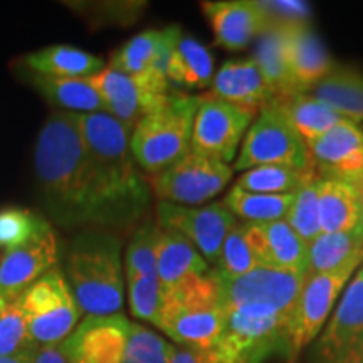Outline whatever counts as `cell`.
Returning <instances> with one entry per match:
<instances>
[{"label":"cell","mask_w":363,"mask_h":363,"mask_svg":"<svg viewBox=\"0 0 363 363\" xmlns=\"http://www.w3.org/2000/svg\"><path fill=\"white\" fill-rule=\"evenodd\" d=\"M78 118L98 208V229H128L145 216L152 194L131 155V131L104 111L78 113Z\"/></svg>","instance_id":"cell-1"},{"label":"cell","mask_w":363,"mask_h":363,"mask_svg":"<svg viewBox=\"0 0 363 363\" xmlns=\"http://www.w3.org/2000/svg\"><path fill=\"white\" fill-rule=\"evenodd\" d=\"M34 165L44 206L66 229H98L78 113L54 111L35 142Z\"/></svg>","instance_id":"cell-2"},{"label":"cell","mask_w":363,"mask_h":363,"mask_svg":"<svg viewBox=\"0 0 363 363\" xmlns=\"http://www.w3.org/2000/svg\"><path fill=\"white\" fill-rule=\"evenodd\" d=\"M65 276L81 313L118 315L125 301L121 239L111 230H81L67 246Z\"/></svg>","instance_id":"cell-3"},{"label":"cell","mask_w":363,"mask_h":363,"mask_svg":"<svg viewBox=\"0 0 363 363\" xmlns=\"http://www.w3.org/2000/svg\"><path fill=\"white\" fill-rule=\"evenodd\" d=\"M225 318L219 281L211 271L165 289L158 330L180 347L206 352L220 338Z\"/></svg>","instance_id":"cell-4"},{"label":"cell","mask_w":363,"mask_h":363,"mask_svg":"<svg viewBox=\"0 0 363 363\" xmlns=\"http://www.w3.org/2000/svg\"><path fill=\"white\" fill-rule=\"evenodd\" d=\"M199 96L172 91L160 106L138 121L130 136L136 165L150 177L167 170L190 152Z\"/></svg>","instance_id":"cell-5"},{"label":"cell","mask_w":363,"mask_h":363,"mask_svg":"<svg viewBox=\"0 0 363 363\" xmlns=\"http://www.w3.org/2000/svg\"><path fill=\"white\" fill-rule=\"evenodd\" d=\"M195 353L201 363H264L274 353L288 357L286 315L252 308L227 311L217 343Z\"/></svg>","instance_id":"cell-6"},{"label":"cell","mask_w":363,"mask_h":363,"mask_svg":"<svg viewBox=\"0 0 363 363\" xmlns=\"http://www.w3.org/2000/svg\"><path fill=\"white\" fill-rule=\"evenodd\" d=\"M16 303L35 347L62 343L78 326L81 310L59 267L30 284Z\"/></svg>","instance_id":"cell-7"},{"label":"cell","mask_w":363,"mask_h":363,"mask_svg":"<svg viewBox=\"0 0 363 363\" xmlns=\"http://www.w3.org/2000/svg\"><path fill=\"white\" fill-rule=\"evenodd\" d=\"M360 264L362 262H350L333 272L306 276L301 293L286 315L288 358H296L318 338L340 294L345 291Z\"/></svg>","instance_id":"cell-8"},{"label":"cell","mask_w":363,"mask_h":363,"mask_svg":"<svg viewBox=\"0 0 363 363\" xmlns=\"http://www.w3.org/2000/svg\"><path fill=\"white\" fill-rule=\"evenodd\" d=\"M262 165L311 167L306 143L274 103L266 106L249 126L233 170L246 172Z\"/></svg>","instance_id":"cell-9"},{"label":"cell","mask_w":363,"mask_h":363,"mask_svg":"<svg viewBox=\"0 0 363 363\" xmlns=\"http://www.w3.org/2000/svg\"><path fill=\"white\" fill-rule=\"evenodd\" d=\"M214 274L219 281L225 313L239 308H252L288 315L306 283V274L303 272L272 269L266 266H257L238 278H225L216 271Z\"/></svg>","instance_id":"cell-10"},{"label":"cell","mask_w":363,"mask_h":363,"mask_svg":"<svg viewBox=\"0 0 363 363\" xmlns=\"http://www.w3.org/2000/svg\"><path fill=\"white\" fill-rule=\"evenodd\" d=\"M234 170L227 163L208 158L192 150L158 175L150 177V190L160 202L179 206H202L224 190Z\"/></svg>","instance_id":"cell-11"},{"label":"cell","mask_w":363,"mask_h":363,"mask_svg":"<svg viewBox=\"0 0 363 363\" xmlns=\"http://www.w3.org/2000/svg\"><path fill=\"white\" fill-rule=\"evenodd\" d=\"M254 116L211 93L199 96L190 150L222 163L233 162Z\"/></svg>","instance_id":"cell-12"},{"label":"cell","mask_w":363,"mask_h":363,"mask_svg":"<svg viewBox=\"0 0 363 363\" xmlns=\"http://www.w3.org/2000/svg\"><path fill=\"white\" fill-rule=\"evenodd\" d=\"M311 358L313 363H363V267L353 274L318 335Z\"/></svg>","instance_id":"cell-13"},{"label":"cell","mask_w":363,"mask_h":363,"mask_svg":"<svg viewBox=\"0 0 363 363\" xmlns=\"http://www.w3.org/2000/svg\"><path fill=\"white\" fill-rule=\"evenodd\" d=\"M155 214L157 225L162 230H169L187 239L206 257V261L214 266L219 259L225 235L238 224V219L224 202H212L207 206L158 202Z\"/></svg>","instance_id":"cell-14"},{"label":"cell","mask_w":363,"mask_h":363,"mask_svg":"<svg viewBox=\"0 0 363 363\" xmlns=\"http://www.w3.org/2000/svg\"><path fill=\"white\" fill-rule=\"evenodd\" d=\"M86 81L98 91L108 115L121 121L130 131L172 93L170 84L152 76H131L110 66Z\"/></svg>","instance_id":"cell-15"},{"label":"cell","mask_w":363,"mask_h":363,"mask_svg":"<svg viewBox=\"0 0 363 363\" xmlns=\"http://www.w3.org/2000/svg\"><path fill=\"white\" fill-rule=\"evenodd\" d=\"M131 321L118 313L111 316H86L61 343L71 363H123Z\"/></svg>","instance_id":"cell-16"},{"label":"cell","mask_w":363,"mask_h":363,"mask_svg":"<svg viewBox=\"0 0 363 363\" xmlns=\"http://www.w3.org/2000/svg\"><path fill=\"white\" fill-rule=\"evenodd\" d=\"M311 167L321 179L363 185V131L345 120L315 142L308 143Z\"/></svg>","instance_id":"cell-17"},{"label":"cell","mask_w":363,"mask_h":363,"mask_svg":"<svg viewBox=\"0 0 363 363\" xmlns=\"http://www.w3.org/2000/svg\"><path fill=\"white\" fill-rule=\"evenodd\" d=\"M201 7L216 44L230 52L246 49L272 22L256 0H206Z\"/></svg>","instance_id":"cell-18"},{"label":"cell","mask_w":363,"mask_h":363,"mask_svg":"<svg viewBox=\"0 0 363 363\" xmlns=\"http://www.w3.org/2000/svg\"><path fill=\"white\" fill-rule=\"evenodd\" d=\"M59 242L52 229L29 244L2 252L0 259V293L13 303L39 278L57 267Z\"/></svg>","instance_id":"cell-19"},{"label":"cell","mask_w":363,"mask_h":363,"mask_svg":"<svg viewBox=\"0 0 363 363\" xmlns=\"http://www.w3.org/2000/svg\"><path fill=\"white\" fill-rule=\"evenodd\" d=\"M286 49L294 94L310 93L335 67L310 22L286 24Z\"/></svg>","instance_id":"cell-20"},{"label":"cell","mask_w":363,"mask_h":363,"mask_svg":"<svg viewBox=\"0 0 363 363\" xmlns=\"http://www.w3.org/2000/svg\"><path fill=\"white\" fill-rule=\"evenodd\" d=\"M244 225L261 266L306 274L308 244L284 219Z\"/></svg>","instance_id":"cell-21"},{"label":"cell","mask_w":363,"mask_h":363,"mask_svg":"<svg viewBox=\"0 0 363 363\" xmlns=\"http://www.w3.org/2000/svg\"><path fill=\"white\" fill-rule=\"evenodd\" d=\"M211 94L235 104L252 115H259L274 101V94L252 59L227 61L216 72Z\"/></svg>","instance_id":"cell-22"},{"label":"cell","mask_w":363,"mask_h":363,"mask_svg":"<svg viewBox=\"0 0 363 363\" xmlns=\"http://www.w3.org/2000/svg\"><path fill=\"white\" fill-rule=\"evenodd\" d=\"M362 189L350 182L321 179L318 185V211L321 233H347L360 220Z\"/></svg>","instance_id":"cell-23"},{"label":"cell","mask_w":363,"mask_h":363,"mask_svg":"<svg viewBox=\"0 0 363 363\" xmlns=\"http://www.w3.org/2000/svg\"><path fill=\"white\" fill-rule=\"evenodd\" d=\"M22 65L29 72L54 78H89L104 69L101 57L74 45H48L24 56Z\"/></svg>","instance_id":"cell-24"},{"label":"cell","mask_w":363,"mask_h":363,"mask_svg":"<svg viewBox=\"0 0 363 363\" xmlns=\"http://www.w3.org/2000/svg\"><path fill=\"white\" fill-rule=\"evenodd\" d=\"M211 271L206 257L187 239L160 229L157 249V272L163 288L169 289L190 276L207 274Z\"/></svg>","instance_id":"cell-25"},{"label":"cell","mask_w":363,"mask_h":363,"mask_svg":"<svg viewBox=\"0 0 363 363\" xmlns=\"http://www.w3.org/2000/svg\"><path fill=\"white\" fill-rule=\"evenodd\" d=\"M29 81L40 96L48 99L49 104L56 106L59 111L69 113H106L104 103L98 91L91 86L86 78H54L29 72Z\"/></svg>","instance_id":"cell-26"},{"label":"cell","mask_w":363,"mask_h":363,"mask_svg":"<svg viewBox=\"0 0 363 363\" xmlns=\"http://www.w3.org/2000/svg\"><path fill=\"white\" fill-rule=\"evenodd\" d=\"M306 145L323 136L345 118L311 93H298L272 101Z\"/></svg>","instance_id":"cell-27"},{"label":"cell","mask_w":363,"mask_h":363,"mask_svg":"<svg viewBox=\"0 0 363 363\" xmlns=\"http://www.w3.org/2000/svg\"><path fill=\"white\" fill-rule=\"evenodd\" d=\"M252 61L261 69L276 99L294 94L286 49V24L271 22V26L256 39Z\"/></svg>","instance_id":"cell-28"},{"label":"cell","mask_w":363,"mask_h":363,"mask_svg":"<svg viewBox=\"0 0 363 363\" xmlns=\"http://www.w3.org/2000/svg\"><path fill=\"white\" fill-rule=\"evenodd\" d=\"M350 262H363V238L357 229L321 233L308 244L306 276L333 272Z\"/></svg>","instance_id":"cell-29"},{"label":"cell","mask_w":363,"mask_h":363,"mask_svg":"<svg viewBox=\"0 0 363 363\" xmlns=\"http://www.w3.org/2000/svg\"><path fill=\"white\" fill-rule=\"evenodd\" d=\"M313 96L328 104L345 120L363 123V74L350 67L335 66L311 91Z\"/></svg>","instance_id":"cell-30"},{"label":"cell","mask_w":363,"mask_h":363,"mask_svg":"<svg viewBox=\"0 0 363 363\" xmlns=\"http://www.w3.org/2000/svg\"><path fill=\"white\" fill-rule=\"evenodd\" d=\"M167 78L170 86L177 88H207L214 81V57L201 40L182 34L170 59Z\"/></svg>","instance_id":"cell-31"},{"label":"cell","mask_w":363,"mask_h":363,"mask_svg":"<svg viewBox=\"0 0 363 363\" xmlns=\"http://www.w3.org/2000/svg\"><path fill=\"white\" fill-rule=\"evenodd\" d=\"M315 179H318V174L313 167L294 169L284 165H262L242 172L234 185L247 192L286 195L296 194Z\"/></svg>","instance_id":"cell-32"},{"label":"cell","mask_w":363,"mask_h":363,"mask_svg":"<svg viewBox=\"0 0 363 363\" xmlns=\"http://www.w3.org/2000/svg\"><path fill=\"white\" fill-rule=\"evenodd\" d=\"M293 197L294 194L272 195L247 192L234 185L222 202L233 212L235 219L239 217L246 224H264V222L286 219Z\"/></svg>","instance_id":"cell-33"},{"label":"cell","mask_w":363,"mask_h":363,"mask_svg":"<svg viewBox=\"0 0 363 363\" xmlns=\"http://www.w3.org/2000/svg\"><path fill=\"white\" fill-rule=\"evenodd\" d=\"M162 29H148L133 35L111 54L108 66L131 76H152L153 65H155L162 44Z\"/></svg>","instance_id":"cell-34"},{"label":"cell","mask_w":363,"mask_h":363,"mask_svg":"<svg viewBox=\"0 0 363 363\" xmlns=\"http://www.w3.org/2000/svg\"><path fill=\"white\" fill-rule=\"evenodd\" d=\"M160 239V227L157 222H143L135 230L125 252V281L135 278L158 276L157 249Z\"/></svg>","instance_id":"cell-35"},{"label":"cell","mask_w":363,"mask_h":363,"mask_svg":"<svg viewBox=\"0 0 363 363\" xmlns=\"http://www.w3.org/2000/svg\"><path fill=\"white\" fill-rule=\"evenodd\" d=\"M49 229L52 227L48 220L27 208H4L0 211V252L26 246Z\"/></svg>","instance_id":"cell-36"},{"label":"cell","mask_w":363,"mask_h":363,"mask_svg":"<svg viewBox=\"0 0 363 363\" xmlns=\"http://www.w3.org/2000/svg\"><path fill=\"white\" fill-rule=\"evenodd\" d=\"M259 264L256 252L249 242L246 225L235 224L222 242L219 259H217L214 271L225 278H238L246 272L256 269Z\"/></svg>","instance_id":"cell-37"},{"label":"cell","mask_w":363,"mask_h":363,"mask_svg":"<svg viewBox=\"0 0 363 363\" xmlns=\"http://www.w3.org/2000/svg\"><path fill=\"white\" fill-rule=\"evenodd\" d=\"M318 185H320V177L294 194L293 203L284 219L306 244H310L321 234L320 211H318Z\"/></svg>","instance_id":"cell-38"},{"label":"cell","mask_w":363,"mask_h":363,"mask_svg":"<svg viewBox=\"0 0 363 363\" xmlns=\"http://www.w3.org/2000/svg\"><path fill=\"white\" fill-rule=\"evenodd\" d=\"M126 291H128L131 315L158 328L163 298H165V288L160 278L147 276V278L126 279Z\"/></svg>","instance_id":"cell-39"},{"label":"cell","mask_w":363,"mask_h":363,"mask_svg":"<svg viewBox=\"0 0 363 363\" xmlns=\"http://www.w3.org/2000/svg\"><path fill=\"white\" fill-rule=\"evenodd\" d=\"M170 343L147 326L131 323L128 345H126V363H169Z\"/></svg>","instance_id":"cell-40"},{"label":"cell","mask_w":363,"mask_h":363,"mask_svg":"<svg viewBox=\"0 0 363 363\" xmlns=\"http://www.w3.org/2000/svg\"><path fill=\"white\" fill-rule=\"evenodd\" d=\"M35 348L27 330L26 316L13 301L0 316V357H16Z\"/></svg>","instance_id":"cell-41"},{"label":"cell","mask_w":363,"mask_h":363,"mask_svg":"<svg viewBox=\"0 0 363 363\" xmlns=\"http://www.w3.org/2000/svg\"><path fill=\"white\" fill-rule=\"evenodd\" d=\"M262 7L272 22L279 24H299L310 22V7L303 2H262Z\"/></svg>","instance_id":"cell-42"},{"label":"cell","mask_w":363,"mask_h":363,"mask_svg":"<svg viewBox=\"0 0 363 363\" xmlns=\"http://www.w3.org/2000/svg\"><path fill=\"white\" fill-rule=\"evenodd\" d=\"M33 363H71L62 352L61 343L59 345H45L38 347L34 353Z\"/></svg>","instance_id":"cell-43"},{"label":"cell","mask_w":363,"mask_h":363,"mask_svg":"<svg viewBox=\"0 0 363 363\" xmlns=\"http://www.w3.org/2000/svg\"><path fill=\"white\" fill-rule=\"evenodd\" d=\"M169 363H201V362H199L197 353H195L192 348L170 343Z\"/></svg>","instance_id":"cell-44"},{"label":"cell","mask_w":363,"mask_h":363,"mask_svg":"<svg viewBox=\"0 0 363 363\" xmlns=\"http://www.w3.org/2000/svg\"><path fill=\"white\" fill-rule=\"evenodd\" d=\"M35 348H30V350H27L16 357H0V363H33Z\"/></svg>","instance_id":"cell-45"},{"label":"cell","mask_w":363,"mask_h":363,"mask_svg":"<svg viewBox=\"0 0 363 363\" xmlns=\"http://www.w3.org/2000/svg\"><path fill=\"white\" fill-rule=\"evenodd\" d=\"M11 305H12V301H11V299H7L6 296H4L2 293H0V316H2L4 313L7 311V308L11 306Z\"/></svg>","instance_id":"cell-46"},{"label":"cell","mask_w":363,"mask_h":363,"mask_svg":"<svg viewBox=\"0 0 363 363\" xmlns=\"http://www.w3.org/2000/svg\"><path fill=\"white\" fill-rule=\"evenodd\" d=\"M357 230L360 233V235L363 238V187H362V207H360V220H358Z\"/></svg>","instance_id":"cell-47"},{"label":"cell","mask_w":363,"mask_h":363,"mask_svg":"<svg viewBox=\"0 0 363 363\" xmlns=\"http://www.w3.org/2000/svg\"><path fill=\"white\" fill-rule=\"evenodd\" d=\"M0 259H2V252H0Z\"/></svg>","instance_id":"cell-48"},{"label":"cell","mask_w":363,"mask_h":363,"mask_svg":"<svg viewBox=\"0 0 363 363\" xmlns=\"http://www.w3.org/2000/svg\"><path fill=\"white\" fill-rule=\"evenodd\" d=\"M362 187H363V185H362ZM362 187H360V189H362Z\"/></svg>","instance_id":"cell-49"},{"label":"cell","mask_w":363,"mask_h":363,"mask_svg":"<svg viewBox=\"0 0 363 363\" xmlns=\"http://www.w3.org/2000/svg\"><path fill=\"white\" fill-rule=\"evenodd\" d=\"M123 363H126V362H123Z\"/></svg>","instance_id":"cell-50"},{"label":"cell","mask_w":363,"mask_h":363,"mask_svg":"<svg viewBox=\"0 0 363 363\" xmlns=\"http://www.w3.org/2000/svg\"><path fill=\"white\" fill-rule=\"evenodd\" d=\"M362 131H363V128H362Z\"/></svg>","instance_id":"cell-51"}]
</instances>
